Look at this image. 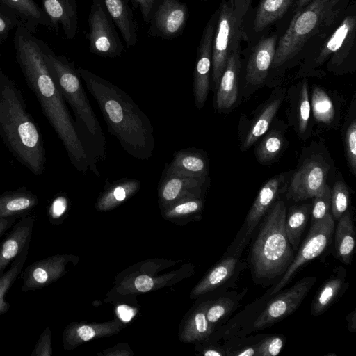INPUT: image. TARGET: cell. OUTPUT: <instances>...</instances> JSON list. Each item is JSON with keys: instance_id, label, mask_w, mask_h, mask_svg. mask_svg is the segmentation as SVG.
<instances>
[{"instance_id": "9f6ffc18", "label": "cell", "mask_w": 356, "mask_h": 356, "mask_svg": "<svg viewBox=\"0 0 356 356\" xmlns=\"http://www.w3.org/2000/svg\"><path fill=\"white\" fill-rule=\"evenodd\" d=\"M1 44H2V41L0 40V46H1Z\"/></svg>"}, {"instance_id": "d4e9b609", "label": "cell", "mask_w": 356, "mask_h": 356, "mask_svg": "<svg viewBox=\"0 0 356 356\" xmlns=\"http://www.w3.org/2000/svg\"><path fill=\"white\" fill-rule=\"evenodd\" d=\"M38 197L26 187L0 195V218H23L38 204Z\"/></svg>"}, {"instance_id": "db71d44e", "label": "cell", "mask_w": 356, "mask_h": 356, "mask_svg": "<svg viewBox=\"0 0 356 356\" xmlns=\"http://www.w3.org/2000/svg\"><path fill=\"white\" fill-rule=\"evenodd\" d=\"M312 0H295L293 5V12L296 13L307 6Z\"/></svg>"}, {"instance_id": "603a6c76", "label": "cell", "mask_w": 356, "mask_h": 356, "mask_svg": "<svg viewBox=\"0 0 356 356\" xmlns=\"http://www.w3.org/2000/svg\"><path fill=\"white\" fill-rule=\"evenodd\" d=\"M41 2L51 27L58 30L61 26L65 37L72 40L78 30L76 0H41Z\"/></svg>"}, {"instance_id": "ee69618b", "label": "cell", "mask_w": 356, "mask_h": 356, "mask_svg": "<svg viewBox=\"0 0 356 356\" xmlns=\"http://www.w3.org/2000/svg\"><path fill=\"white\" fill-rule=\"evenodd\" d=\"M51 332L50 328L47 326L39 337L31 356H51Z\"/></svg>"}, {"instance_id": "836d02e7", "label": "cell", "mask_w": 356, "mask_h": 356, "mask_svg": "<svg viewBox=\"0 0 356 356\" xmlns=\"http://www.w3.org/2000/svg\"><path fill=\"white\" fill-rule=\"evenodd\" d=\"M293 117L295 128L300 136H304L309 127L311 104L308 92L307 80H304L299 88L298 97L295 99Z\"/></svg>"}, {"instance_id": "7c38bea8", "label": "cell", "mask_w": 356, "mask_h": 356, "mask_svg": "<svg viewBox=\"0 0 356 356\" xmlns=\"http://www.w3.org/2000/svg\"><path fill=\"white\" fill-rule=\"evenodd\" d=\"M216 10L207 23L197 47L193 72V95L196 107L203 108L211 87L213 40L216 27Z\"/></svg>"}, {"instance_id": "1f68e13d", "label": "cell", "mask_w": 356, "mask_h": 356, "mask_svg": "<svg viewBox=\"0 0 356 356\" xmlns=\"http://www.w3.org/2000/svg\"><path fill=\"white\" fill-rule=\"evenodd\" d=\"M286 143L283 130L277 128L270 129L255 149L257 161L264 165L272 163L284 151Z\"/></svg>"}, {"instance_id": "44dd1931", "label": "cell", "mask_w": 356, "mask_h": 356, "mask_svg": "<svg viewBox=\"0 0 356 356\" xmlns=\"http://www.w3.org/2000/svg\"><path fill=\"white\" fill-rule=\"evenodd\" d=\"M208 180L209 178L186 177L163 170L159 186L160 197L163 202L170 203L200 193Z\"/></svg>"}, {"instance_id": "6da1fadb", "label": "cell", "mask_w": 356, "mask_h": 356, "mask_svg": "<svg viewBox=\"0 0 356 356\" xmlns=\"http://www.w3.org/2000/svg\"><path fill=\"white\" fill-rule=\"evenodd\" d=\"M17 63L28 87L36 97L50 125L62 142L72 165L79 172L92 169L88 152L79 136L61 92L45 62L40 40L23 26L14 36Z\"/></svg>"}, {"instance_id": "8fae6325", "label": "cell", "mask_w": 356, "mask_h": 356, "mask_svg": "<svg viewBox=\"0 0 356 356\" xmlns=\"http://www.w3.org/2000/svg\"><path fill=\"white\" fill-rule=\"evenodd\" d=\"M189 17L188 6L181 0H155L150 11L149 36L172 40L180 36Z\"/></svg>"}, {"instance_id": "7dc6e473", "label": "cell", "mask_w": 356, "mask_h": 356, "mask_svg": "<svg viewBox=\"0 0 356 356\" xmlns=\"http://www.w3.org/2000/svg\"><path fill=\"white\" fill-rule=\"evenodd\" d=\"M153 284L152 279L145 275H139L135 280V286L137 290L141 292H147L151 290Z\"/></svg>"}, {"instance_id": "3957f363", "label": "cell", "mask_w": 356, "mask_h": 356, "mask_svg": "<svg viewBox=\"0 0 356 356\" xmlns=\"http://www.w3.org/2000/svg\"><path fill=\"white\" fill-rule=\"evenodd\" d=\"M0 137L13 156L35 175L46 168L40 130L20 89L0 67Z\"/></svg>"}, {"instance_id": "ba28073f", "label": "cell", "mask_w": 356, "mask_h": 356, "mask_svg": "<svg viewBox=\"0 0 356 356\" xmlns=\"http://www.w3.org/2000/svg\"><path fill=\"white\" fill-rule=\"evenodd\" d=\"M253 0H222L217 10L213 40L211 81L216 90L231 53L241 49L243 22Z\"/></svg>"}, {"instance_id": "7bdbcfd3", "label": "cell", "mask_w": 356, "mask_h": 356, "mask_svg": "<svg viewBox=\"0 0 356 356\" xmlns=\"http://www.w3.org/2000/svg\"><path fill=\"white\" fill-rule=\"evenodd\" d=\"M67 207L68 202L65 197L60 195L56 197L48 208L47 216L49 222L54 225L59 224Z\"/></svg>"}, {"instance_id": "4dcf8cb0", "label": "cell", "mask_w": 356, "mask_h": 356, "mask_svg": "<svg viewBox=\"0 0 356 356\" xmlns=\"http://www.w3.org/2000/svg\"><path fill=\"white\" fill-rule=\"evenodd\" d=\"M312 206L303 204L294 206L286 213L285 231L293 250H298L302 233L307 224Z\"/></svg>"}, {"instance_id": "681fc988", "label": "cell", "mask_w": 356, "mask_h": 356, "mask_svg": "<svg viewBox=\"0 0 356 356\" xmlns=\"http://www.w3.org/2000/svg\"><path fill=\"white\" fill-rule=\"evenodd\" d=\"M120 318L125 322L129 321L134 315L132 308L127 305H120L117 309Z\"/></svg>"}, {"instance_id": "8d00e7d4", "label": "cell", "mask_w": 356, "mask_h": 356, "mask_svg": "<svg viewBox=\"0 0 356 356\" xmlns=\"http://www.w3.org/2000/svg\"><path fill=\"white\" fill-rule=\"evenodd\" d=\"M350 195L348 188L341 180H338L331 189V210L333 218L339 220L348 210Z\"/></svg>"}, {"instance_id": "5b68a950", "label": "cell", "mask_w": 356, "mask_h": 356, "mask_svg": "<svg viewBox=\"0 0 356 356\" xmlns=\"http://www.w3.org/2000/svg\"><path fill=\"white\" fill-rule=\"evenodd\" d=\"M355 1L346 8L303 47L301 72L317 73L326 63L329 71L340 72L355 56Z\"/></svg>"}, {"instance_id": "30bf717a", "label": "cell", "mask_w": 356, "mask_h": 356, "mask_svg": "<svg viewBox=\"0 0 356 356\" xmlns=\"http://www.w3.org/2000/svg\"><path fill=\"white\" fill-rule=\"evenodd\" d=\"M334 230V221L330 213L312 223L298 253L272 289L270 296L275 295L286 286L303 265L317 258L326 250L331 243Z\"/></svg>"}, {"instance_id": "277c9868", "label": "cell", "mask_w": 356, "mask_h": 356, "mask_svg": "<svg viewBox=\"0 0 356 356\" xmlns=\"http://www.w3.org/2000/svg\"><path fill=\"white\" fill-rule=\"evenodd\" d=\"M45 62L65 101L72 109L76 118V127L88 152L92 171L99 176L97 167L99 160L104 161L105 137L100 124L81 83V78L73 62L54 53L40 41Z\"/></svg>"}, {"instance_id": "4316f807", "label": "cell", "mask_w": 356, "mask_h": 356, "mask_svg": "<svg viewBox=\"0 0 356 356\" xmlns=\"http://www.w3.org/2000/svg\"><path fill=\"white\" fill-rule=\"evenodd\" d=\"M1 4L14 11L24 22L25 28L33 32L37 26L51 27L50 20L42 8L34 0H0Z\"/></svg>"}, {"instance_id": "f1b7e54d", "label": "cell", "mask_w": 356, "mask_h": 356, "mask_svg": "<svg viewBox=\"0 0 356 356\" xmlns=\"http://www.w3.org/2000/svg\"><path fill=\"white\" fill-rule=\"evenodd\" d=\"M294 2L295 0H261L254 18V31H262L281 19Z\"/></svg>"}, {"instance_id": "cb8c5ba5", "label": "cell", "mask_w": 356, "mask_h": 356, "mask_svg": "<svg viewBox=\"0 0 356 356\" xmlns=\"http://www.w3.org/2000/svg\"><path fill=\"white\" fill-rule=\"evenodd\" d=\"M126 46L134 47L138 41V27L131 0H102Z\"/></svg>"}, {"instance_id": "b9f144b4", "label": "cell", "mask_w": 356, "mask_h": 356, "mask_svg": "<svg viewBox=\"0 0 356 356\" xmlns=\"http://www.w3.org/2000/svg\"><path fill=\"white\" fill-rule=\"evenodd\" d=\"M200 194L191 195L184 197V200H179L180 202L175 205L170 211H169V213L185 215L198 211L202 206V202L198 198Z\"/></svg>"}, {"instance_id": "f546056e", "label": "cell", "mask_w": 356, "mask_h": 356, "mask_svg": "<svg viewBox=\"0 0 356 356\" xmlns=\"http://www.w3.org/2000/svg\"><path fill=\"white\" fill-rule=\"evenodd\" d=\"M140 184L138 179L130 178H122L112 182L106 181L99 200V206L102 208L110 207L124 201L139 190Z\"/></svg>"}, {"instance_id": "52a82bcc", "label": "cell", "mask_w": 356, "mask_h": 356, "mask_svg": "<svg viewBox=\"0 0 356 356\" xmlns=\"http://www.w3.org/2000/svg\"><path fill=\"white\" fill-rule=\"evenodd\" d=\"M351 0H312L294 13L290 24L277 43L270 70L295 60L307 42L330 24Z\"/></svg>"}, {"instance_id": "ffe728a7", "label": "cell", "mask_w": 356, "mask_h": 356, "mask_svg": "<svg viewBox=\"0 0 356 356\" xmlns=\"http://www.w3.org/2000/svg\"><path fill=\"white\" fill-rule=\"evenodd\" d=\"M241 67V49H239L229 56L216 90V107L220 113L229 111L236 102Z\"/></svg>"}, {"instance_id": "e0dca14e", "label": "cell", "mask_w": 356, "mask_h": 356, "mask_svg": "<svg viewBox=\"0 0 356 356\" xmlns=\"http://www.w3.org/2000/svg\"><path fill=\"white\" fill-rule=\"evenodd\" d=\"M277 43L276 35L262 38L252 48L245 67V86L251 92L263 86L271 68Z\"/></svg>"}, {"instance_id": "2e32d148", "label": "cell", "mask_w": 356, "mask_h": 356, "mask_svg": "<svg viewBox=\"0 0 356 356\" xmlns=\"http://www.w3.org/2000/svg\"><path fill=\"white\" fill-rule=\"evenodd\" d=\"M284 93L281 89L275 90L269 98L260 106L250 120L240 125V148L248 149L268 130L273 120L284 99Z\"/></svg>"}, {"instance_id": "60d3db41", "label": "cell", "mask_w": 356, "mask_h": 356, "mask_svg": "<svg viewBox=\"0 0 356 356\" xmlns=\"http://www.w3.org/2000/svg\"><path fill=\"white\" fill-rule=\"evenodd\" d=\"M284 344L282 336H272L261 341L256 348L257 356H275L282 350Z\"/></svg>"}, {"instance_id": "9c48e42d", "label": "cell", "mask_w": 356, "mask_h": 356, "mask_svg": "<svg viewBox=\"0 0 356 356\" xmlns=\"http://www.w3.org/2000/svg\"><path fill=\"white\" fill-rule=\"evenodd\" d=\"M88 24L87 37L90 53L105 58L122 55L124 50L123 43L102 0H91Z\"/></svg>"}, {"instance_id": "74e56055", "label": "cell", "mask_w": 356, "mask_h": 356, "mask_svg": "<svg viewBox=\"0 0 356 356\" xmlns=\"http://www.w3.org/2000/svg\"><path fill=\"white\" fill-rule=\"evenodd\" d=\"M346 160L353 175H356V120L353 118L346 127L343 136Z\"/></svg>"}, {"instance_id": "f907efd6", "label": "cell", "mask_w": 356, "mask_h": 356, "mask_svg": "<svg viewBox=\"0 0 356 356\" xmlns=\"http://www.w3.org/2000/svg\"><path fill=\"white\" fill-rule=\"evenodd\" d=\"M16 218H0V238H1L6 232L16 222Z\"/></svg>"}, {"instance_id": "ac0fdd59", "label": "cell", "mask_w": 356, "mask_h": 356, "mask_svg": "<svg viewBox=\"0 0 356 356\" xmlns=\"http://www.w3.org/2000/svg\"><path fill=\"white\" fill-rule=\"evenodd\" d=\"M67 261L65 256L54 255L31 264L23 272L21 291H35L52 284L65 273Z\"/></svg>"}, {"instance_id": "f5cc1de1", "label": "cell", "mask_w": 356, "mask_h": 356, "mask_svg": "<svg viewBox=\"0 0 356 356\" xmlns=\"http://www.w3.org/2000/svg\"><path fill=\"white\" fill-rule=\"evenodd\" d=\"M236 356H253L256 355V348L254 347H248L238 350L235 353Z\"/></svg>"}, {"instance_id": "5bb4252c", "label": "cell", "mask_w": 356, "mask_h": 356, "mask_svg": "<svg viewBox=\"0 0 356 356\" xmlns=\"http://www.w3.org/2000/svg\"><path fill=\"white\" fill-rule=\"evenodd\" d=\"M328 166L318 157L309 159L293 175L286 197L295 202L313 198L325 186Z\"/></svg>"}, {"instance_id": "4fadbf2b", "label": "cell", "mask_w": 356, "mask_h": 356, "mask_svg": "<svg viewBox=\"0 0 356 356\" xmlns=\"http://www.w3.org/2000/svg\"><path fill=\"white\" fill-rule=\"evenodd\" d=\"M316 282V277H305L276 296L254 321L253 328L257 330L264 329L293 313Z\"/></svg>"}, {"instance_id": "f35d334b", "label": "cell", "mask_w": 356, "mask_h": 356, "mask_svg": "<svg viewBox=\"0 0 356 356\" xmlns=\"http://www.w3.org/2000/svg\"><path fill=\"white\" fill-rule=\"evenodd\" d=\"M312 206V223L324 218L331 207V188L326 184L323 188L313 198Z\"/></svg>"}, {"instance_id": "11a10c76", "label": "cell", "mask_w": 356, "mask_h": 356, "mask_svg": "<svg viewBox=\"0 0 356 356\" xmlns=\"http://www.w3.org/2000/svg\"><path fill=\"white\" fill-rule=\"evenodd\" d=\"M205 356H222L223 353L216 349H210L205 351L204 353Z\"/></svg>"}, {"instance_id": "c3c4849f", "label": "cell", "mask_w": 356, "mask_h": 356, "mask_svg": "<svg viewBox=\"0 0 356 356\" xmlns=\"http://www.w3.org/2000/svg\"><path fill=\"white\" fill-rule=\"evenodd\" d=\"M74 334H76L81 340L87 341L93 338L96 332L92 327L88 325H81L76 329Z\"/></svg>"}, {"instance_id": "7402d4cb", "label": "cell", "mask_w": 356, "mask_h": 356, "mask_svg": "<svg viewBox=\"0 0 356 356\" xmlns=\"http://www.w3.org/2000/svg\"><path fill=\"white\" fill-rule=\"evenodd\" d=\"M164 170L186 177L207 179L209 162L207 154L193 147L175 152L172 161Z\"/></svg>"}, {"instance_id": "816d5d0a", "label": "cell", "mask_w": 356, "mask_h": 356, "mask_svg": "<svg viewBox=\"0 0 356 356\" xmlns=\"http://www.w3.org/2000/svg\"><path fill=\"white\" fill-rule=\"evenodd\" d=\"M355 310L353 311L347 316L346 319L348 321V329L351 332H355L356 330V321H355Z\"/></svg>"}, {"instance_id": "484cf974", "label": "cell", "mask_w": 356, "mask_h": 356, "mask_svg": "<svg viewBox=\"0 0 356 356\" xmlns=\"http://www.w3.org/2000/svg\"><path fill=\"white\" fill-rule=\"evenodd\" d=\"M355 247V234L350 213L347 210L338 220L334 232L335 257L345 264L351 263Z\"/></svg>"}, {"instance_id": "f6af8a7d", "label": "cell", "mask_w": 356, "mask_h": 356, "mask_svg": "<svg viewBox=\"0 0 356 356\" xmlns=\"http://www.w3.org/2000/svg\"><path fill=\"white\" fill-rule=\"evenodd\" d=\"M209 322L204 310L197 312L193 318V327L196 337H204L211 331Z\"/></svg>"}, {"instance_id": "ab89813d", "label": "cell", "mask_w": 356, "mask_h": 356, "mask_svg": "<svg viewBox=\"0 0 356 356\" xmlns=\"http://www.w3.org/2000/svg\"><path fill=\"white\" fill-rule=\"evenodd\" d=\"M234 302L229 298H220L206 312V316L210 323H216L225 317L233 309Z\"/></svg>"}, {"instance_id": "6f0895ef", "label": "cell", "mask_w": 356, "mask_h": 356, "mask_svg": "<svg viewBox=\"0 0 356 356\" xmlns=\"http://www.w3.org/2000/svg\"><path fill=\"white\" fill-rule=\"evenodd\" d=\"M202 1H208V0H202Z\"/></svg>"}, {"instance_id": "9a60e30c", "label": "cell", "mask_w": 356, "mask_h": 356, "mask_svg": "<svg viewBox=\"0 0 356 356\" xmlns=\"http://www.w3.org/2000/svg\"><path fill=\"white\" fill-rule=\"evenodd\" d=\"M286 174H280L270 179L262 186L244 221L237 248H243L261 218L277 201L280 195L286 191Z\"/></svg>"}, {"instance_id": "83f0119b", "label": "cell", "mask_w": 356, "mask_h": 356, "mask_svg": "<svg viewBox=\"0 0 356 356\" xmlns=\"http://www.w3.org/2000/svg\"><path fill=\"white\" fill-rule=\"evenodd\" d=\"M346 270L332 275L319 289L311 305V313L317 316L324 313L339 296L344 286Z\"/></svg>"}, {"instance_id": "7a4b0ae2", "label": "cell", "mask_w": 356, "mask_h": 356, "mask_svg": "<svg viewBox=\"0 0 356 356\" xmlns=\"http://www.w3.org/2000/svg\"><path fill=\"white\" fill-rule=\"evenodd\" d=\"M86 88L97 102L107 126L124 150L140 160L154 151V130L145 113L124 90L87 69L77 67Z\"/></svg>"}, {"instance_id": "d590c367", "label": "cell", "mask_w": 356, "mask_h": 356, "mask_svg": "<svg viewBox=\"0 0 356 356\" xmlns=\"http://www.w3.org/2000/svg\"><path fill=\"white\" fill-rule=\"evenodd\" d=\"M238 259L234 256L226 257L207 275L200 285L198 292L211 290L228 280L234 273Z\"/></svg>"}, {"instance_id": "e575fe53", "label": "cell", "mask_w": 356, "mask_h": 356, "mask_svg": "<svg viewBox=\"0 0 356 356\" xmlns=\"http://www.w3.org/2000/svg\"><path fill=\"white\" fill-rule=\"evenodd\" d=\"M312 108L316 120L330 125L334 120L335 109L328 94L318 86H314L312 96Z\"/></svg>"}, {"instance_id": "bcb514c9", "label": "cell", "mask_w": 356, "mask_h": 356, "mask_svg": "<svg viewBox=\"0 0 356 356\" xmlns=\"http://www.w3.org/2000/svg\"><path fill=\"white\" fill-rule=\"evenodd\" d=\"M155 0H131L133 8H139L144 22L149 23L151 8Z\"/></svg>"}, {"instance_id": "8992f818", "label": "cell", "mask_w": 356, "mask_h": 356, "mask_svg": "<svg viewBox=\"0 0 356 356\" xmlns=\"http://www.w3.org/2000/svg\"><path fill=\"white\" fill-rule=\"evenodd\" d=\"M266 213L250 255L254 276L264 280L282 275L294 257L285 231V203L277 200Z\"/></svg>"}, {"instance_id": "d6a6232c", "label": "cell", "mask_w": 356, "mask_h": 356, "mask_svg": "<svg viewBox=\"0 0 356 356\" xmlns=\"http://www.w3.org/2000/svg\"><path fill=\"white\" fill-rule=\"evenodd\" d=\"M28 253L29 248H26L0 276V316L6 314L10 308V305L6 301L5 296L22 273Z\"/></svg>"}, {"instance_id": "d6986e66", "label": "cell", "mask_w": 356, "mask_h": 356, "mask_svg": "<svg viewBox=\"0 0 356 356\" xmlns=\"http://www.w3.org/2000/svg\"><path fill=\"white\" fill-rule=\"evenodd\" d=\"M34 224L33 218H22L0 241V276L23 250L29 248Z\"/></svg>"}]
</instances>
